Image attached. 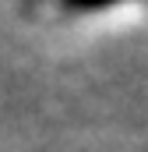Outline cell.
Segmentation results:
<instances>
[{
  "instance_id": "cell-1",
  "label": "cell",
  "mask_w": 148,
  "mask_h": 152,
  "mask_svg": "<svg viewBox=\"0 0 148 152\" xmlns=\"http://www.w3.org/2000/svg\"><path fill=\"white\" fill-rule=\"evenodd\" d=\"M110 4H120V0H64V7H71V11H102Z\"/></svg>"
}]
</instances>
